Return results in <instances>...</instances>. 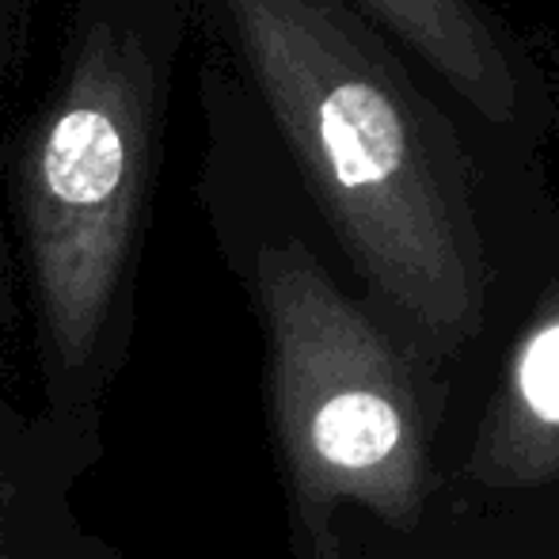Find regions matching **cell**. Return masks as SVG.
<instances>
[{"instance_id": "277c9868", "label": "cell", "mask_w": 559, "mask_h": 559, "mask_svg": "<svg viewBox=\"0 0 559 559\" xmlns=\"http://www.w3.org/2000/svg\"><path fill=\"white\" fill-rule=\"evenodd\" d=\"M46 0H0V118L12 111L35 61Z\"/></svg>"}, {"instance_id": "7a4b0ae2", "label": "cell", "mask_w": 559, "mask_h": 559, "mask_svg": "<svg viewBox=\"0 0 559 559\" xmlns=\"http://www.w3.org/2000/svg\"><path fill=\"white\" fill-rule=\"evenodd\" d=\"M191 35L194 0H53L46 76L0 145V183L66 369L126 301Z\"/></svg>"}, {"instance_id": "8992f818", "label": "cell", "mask_w": 559, "mask_h": 559, "mask_svg": "<svg viewBox=\"0 0 559 559\" xmlns=\"http://www.w3.org/2000/svg\"><path fill=\"white\" fill-rule=\"evenodd\" d=\"M4 491H8V487H4V484H0V495H4Z\"/></svg>"}, {"instance_id": "3957f363", "label": "cell", "mask_w": 559, "mask_h": 559, "mask_svg": "<svg viewBox=\"0 0 559 559\" xmlns=\"http://www.w3.org/2000/svg\"><path fill=\"white\" fill-rule=\"evenodd\" d=\"M377 31L396 35L476 111L502 122L518 107V81L499 35L476 0H346Z\"/></svg>"}, {"instance_id": "5b68a950", "label": "cell", "mask_w": 559, "mask_h": 559, "mask_svg": "<svg viewBox=\"0 0 559 559\" xmlns=\"http://www.w3.org/2000/svg\"><path fill=\"white\" fill-rule=\"evenodd\" d=\"M518 381L530 400V407L548 423H559V320L540 328L522 354Z\"/></svg>"}, {"instance_id": "6da1fadb", "label": "cell", "mask_w": 559, "mask_h": 559, "mask_svg": "<svg viewBox=\"0 0 559 559\" xmlns=\"http://www.w3.org/2000/svg\"><path fill=\"white\" fill-rule=\"evenodd\" d=\"M194 31L346 248L419 305L461 301L464 153L381 31L346 0H194Z\"/></svg>"}]
</instances>
